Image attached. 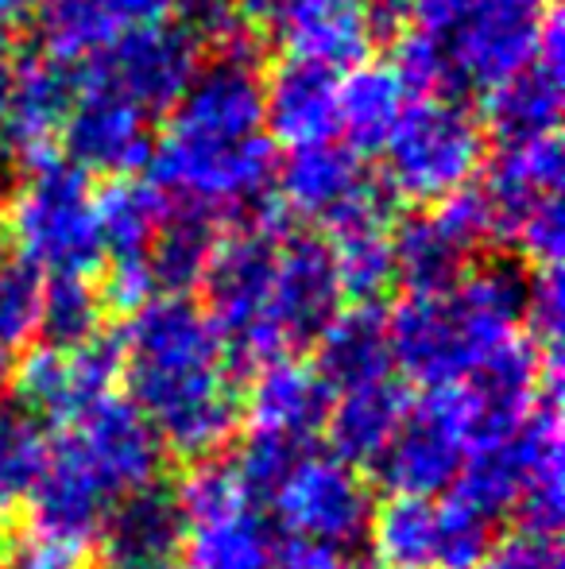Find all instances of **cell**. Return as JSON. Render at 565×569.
Masks as SVG:
<instances>
[{
    "label": "cell",
    "mask_w": 565,
    "mask_h": 569,
    "mask_svg": "<svg viewBox=\"0 0 565 569\" xmlns=\"http://www.w3.org/2000/svg\"><path fill=\"white\" fill-rule=\"evenodd\" d=\"M109 8H113V16L121 20V28H132V23L167 20L171 0H109Z\"/></svg>",
    "instance_id": "60d3db41"
},
{
    "label": "cell",
    "mask_w": 565,
    "mask_h": 569,
    "mask_svg": "<svg viewBox=\"0 0 565 569\" xmlns=\"http://www.w3.org/2000/svg\"><path fill=\"white\" fill-rule=\"evenodd\" d=\"M484 198L492 206L496 221V244L512 240L515 226L546 198H558L562 190V143L558 136H546L519 148H500L488 163V174L481 182Z\"/></svg>",
    "instance_id": "d4e9b609"
},
{
    "label": "cell",
    "mask_w": 565,
    "mask_h": 569,
    "mask_svg": "<svg viewBox=\"0 0 565 569\" xmlns=\"http://www.w3.org/2000/svg\"><path fill=\"white\" fill-rule=\"evenodd\" d=\"M51 438L31 415L0 399V516L23 508L51 453Z\"/></svg>",
    "instance_id": "d6a6232c"
},
{
    "label": "cell",
    "mask_w": 565,
    "mask_h": 569,
    "mask_svg": "<svg viewBox=\"0 0 565 569\" xmlns=\"http://www.w3.org/2000/svg\"><path fill=\"white\" fill-rule=\"evenodd\" d=\"M372 558L395 569H437L442 562V508L437 500L384 496L369 527Z\"/></svg>",
    "instance_id": "83f0119b"
},
{
    "label": "cell",
    "mask_w": 565,
    "mask_h": 569,
    "mask_svg": "<svg viewBox=\"0 0 565 569\" xmlns=\"http://www.w3.org/2000/svg\"><path fill=\"white\" fill-rule=\"evenodd\" d=\"M225 229H229L225 213L210 210V206L171 198V210H167L163 226L155 229L151 248H148L155 291L194 299V291L202 287L205 268H210Z\"/></svg>",
    "instance_id": "cb8c5ba5"
},
{
    "label": "cell",
    "mask_w": 565,
    "mask_h": 569,
    "mask_svg": "<svg viewBox=\"0 0 565 569\" xmlns=\"http://www.w3.org/2000/svg\"><path fill=\"white\" fill-rule=\"evenodd\" d=\"M121 396L151 422L167 457L198 465L244 430V383L202 302L155 295L117 330Z\"/></svg>",
    "instance_id": "6da1fadb"
},
{
    "label": "cell",
    "mask_w": 565,
    "mask_h": 569,
    "mask_svg": "<svg viewBox=\"0 0 565 569\" xmlns=\"http://www.w3.org/2000/svg\"><path fill=\"white\" fill-rule=\"evenodd\" d=\"M117 500L121 496L109 488V480L93 469V461L82 453L78 438L67 430V435L51 438V453H47L43 472H39L31 496L23 500L20 535L43 539L51 547H62L90 562L98 531Z\"/></svg>",
    "instance_id": "9c48e42d"
},
{
    "label": "cell",
    "mask_w": 565,
    "mask_h": 569,
    "mask_svg": "<svg viewBox=\"0 0 565 569\" xmlns=\"http://www.w3.org/2000/svg\"><path fill=\"white\" fill-rule=\"evenodd\" d=\"M82 93L78 67L51 54H23L0 113V156L23 167L59 156V136Z\"/></svg>",
    "instance_id": "4fadbf2b"
},
{
    "label": "cell",
    "mask_w": 565,
    "mask_h": 569,
    "mask_svg": "<svg viewBox=\"0 0 565 569\" xmlns=\"http://www.w3.org/2000/svg\"><path fill=\"white\" fill-rule=\"evenodd\" d=\"M361 20L369 28L372 47L380 43H400L415 23V0H356Z\"/></svg>",
    "instance_id": "74e56055"
},
{
    "label": "cell",
    "mask_w": 565,
    "mask_h": 569,
    "mask_svg": "<svg viewBox=\"0 0 565 569\" xmlns=\"http://www.w3.org/2000/svg\"><path fill=\"white\" fill-rule=\"evenodd\" d=\"M484 151L488 136L476 113L465 109V101L411 98L392 140L380 151L384 159L380 182L400 206L430 210L481 174V167L488 163Z\"/></svg>",
    "instance_id": "5b68a950"
},
{
    "label": "cell",
    "mask_w": 565,
    "mask_h": 569,
    "mask_svg": "<svg viewBox=\"0 0 565 569\" xmlns=\"http://www.w3.org/2000/svg\"><path fill=\"white\" fill-rule=\"evenodd\" d=\"M562 16L551 8L538 39V54L531 67H523L504 86L484 93V113L476 117L484 136L500 148H519L546 136H558L562 117Z\"/></svg>",
    "instance_id": "2e32d148"
},
{
    "label": "cell",
    "mask_w": 565,
    "mask_h": 569,
    "mask_svg": "<svg viewBox=\"0 0 565 569\" xmlns=\"http://www.w3.org/2000/svg\"><path fill=\"white\" fill-rule=\"evenodd\" d=\"M376 500V488L364 472L349 469L345 461H337L317 446L286 477L283 492L275 496L268 516L275 519V527L286 539L317 542V547L349 555L369 539Z\"/></svg>",
    "instance_id": "ba28073f"
},
{
    "label": "cell",
    "mask_w": 565,
    "mask_h": 569,
    "mask_svg": "<svg viewBox=\"0 0 565 569\" xmlns=\"http://www.w3.org/2000/svg\"><path fill=\"white\" fill-rule=\"evenodd\" d=\"M39 307H43V276L8 256V248L0 244V349L20 357L28 345H36Z\"/></svg>",
    "instance_id": "836d02e7"
},
{
    "label": "cell",
    "mask_w": 565,
    "mask_h": 569,
    "mask_svg": "<svg viewBox=\"0 0 565 569\" xmlns=\"http://www.w3.org/2000/svg\"><path fill=\"white\" fill-rule=\"evenodd\" d=\"M345 310L333 271L330 248L317 232L294 226L280 240L275 256V322L286 357H302L314 349L322 330Z\"/></svg>",
    "instance_id": "9a60e30c"
},
{
    "label": "cell",
    "mask_w": 565,
    "mask_h": 569,
    "mask_svg": "<svg viewBox=\"0 0 565 569\" xmlns=\"http://www.w3.org/2000/svg\"><path fill=\"white\" fill-rule=\"evenodd\" d=\"M20 39L8 23H0V113H4V101H8V90L16 82V70H20Z\"/></svg>",
    "instance_id": "b9f144b4"
},
{
    "label": "cell",
    "mask_w": 565,
    "mask_h": 569,
    "mask_svg": "<svg viewBox=\"0 0 565 569\" xmlns=\"http://www.w3.org/2000/svg\"><path fill=\"white\" fill-rule=\"evenodd\" d=\"M283 531L268 511H236L218 523L190 531L186 566L182 569H272Z\"/></svg>",
    "instance_id": "f1b7e54d"
},
{
    "label": "cell",
    "mask_w": 565,
    "mask_h": 569,
    "mask_svg": "<svg viewBox=\"0 0 565 569\" xmlns=\"http://www.w3.org/2000/svg\"><path fill=\"white\" fill-rule=\"evenodd\" d=\"M473 0H415V31H426V36H445L461 16L468 12Z\"/></svg>",
    "instance_id": "ab89813d"
},
{
    "label": "cell",
    "mask_w": 565,
    "mask_h": 569,
    "mask_svg": "<svg viewBox=\"0 0 565 569\" xmlns=\"http://www.w3.org/2000/svg\"><path fill=\"white\" fill-rule=\"evenodd\" d=\"M0 244L43 279H98L105 240L98 226V182L62 156L28 167V179L0 210Z\"/></svg>",
    "instance_id": "277c9868"
},
{
    "label": "cell",
    "mask_w": 565,
    "mask_h": 569,
    "mask_svg": "<svg viewBox=\"0 0 565 569\" xmlns=\"http://www.w3.org/2000/svg\"><path fill=\"white\" fill-rule=\"evenodd\" d=\"M198 67H202V47L174 20H151L117 31L78 67V78L82 90L124 101L155 124L171 117L186 86L194 82Z\"/></svg>",
    "instance_id": "8992f818"
},
{
    "label": "cell",
    "mask_w": 565,
    "mask_h": 569,
    "mask_svg": "<svg viewBox=\"0 0 565 569\" xmlns=\"http://www.w3.org/2000/svg\"><path fill=\"white\" fill-rule=\"evenodd\" d=\"M430 213H434V221L450 232L453 240H457L461 248H465L468 256L476 260V252H481L484 244H496V221H492V206L488 198H484V190L476 187V182H468L465 190H457V194L442 198L437 206H430Z\"/></svg>",
    "instance_id": "e575fe53"
},
{
    "label": "cell",
    "mask_w": 565,
    "mask_h": 569,
    "mask_svg": "<svg viewBox=\"0 0 565 569\" xmlns=\"http://www.w3.org/2000/svg\"><path fill=\"white\" fill-rule=\"evenodd\" d=\"M155 151V128L132 106L82 90L59 136V156L85 179H137Z\"/></svg>",
    "instance_id": "5bb4252c"
},
{
    "label": "cell",
    "mask_w": 565,
    "mask_h": 569,
    "mask_svg": "<svg viewBox=\"0 0 565 569\" xmlns=\"http://www.w3.org/2000/svg\"><path fill=\"white\" fill-rule=\"evenodd\" d=\"M36 28L43 54L59 62H85L121 31L109 0H36Z\"/></svg>",
    "instance_id": "1f68e13d"
},
{
    "label": "cell",
    "mask_w": 565,
    "mask_h": 569,
    "mask_svg": "<svg viewBox=\"0 0 565 569\" xmlns=\"http://www.w3.org/2000/svg\"><path fill=\"white\" fill-rule=\"evenodd\" d=\"M411 403H415V391L400 376L372 383V388L349 391V396H337L322 430V450L369 477L372 465L384 457L392 438L407 422Z\"/></svg>",
    "instance_id": "44dd1931"
},
{
    "label": "cell",
    "mask_w": 565,
    "mask_h": 569,
    "mask_svg": "<svg viewBox=\"0 0 565 569\" xmlns=\"http://www.w3.org/2000/svg\"><path fill=\"white\" fill-rule=\"evenodd\" d=\"M70 435L78 438L82 453L93 461V469L109 480L117 496H129L137 488L163 477L167 450L151 422L124 396H113L90 411Z\"/></svg>",
    "instance_id": "ac0fdd59"
},
{
    "label": "cell",
    "mask_w": 565,
    "mask_h": 569,
    "mask_svg": "<svg viewBox=\"0 0 565 569\" xmlns=\"http://www.w3.org/2000/svg\"><path fill=\"white\" fill-rule=\"evenodd\" d=\"M476 569H562L558 539L512 531L492 542V550Z\"/></svg>",
    "instance_id": "d590c367"
},
{
    "label": "cell",
    "mask_w": 565,
    "mask_h": 569,
    "mask_svg": "<svg viewBox=\"0 0 565 569\" xmlns=\"http://www.w3.org/2000/svg\"><path fill=\"white\" fill-rule=\"evenodd\" d=\"M349 566H353V558L341 555V550L317 547V542H302V539H286V535L272 562V569H349Z\"/></svg>",
    "instance_id": "f35d334b"
},
{
    "label": "cell",
    "mask_w": 565,
    "mask_h": 569,
    "mask_svg": "<svg viewBox=\"0 0 565 569\" xmlns=\"http://www.w3.org/2000/svg\"><path fill=\"white\" fill-rule=\"evenodd\" d=\"M190 547L174 480L159 477L113 503L90 550V569H182Z\"/></svg>",
    "instance_id": "7c38bea8"
},
{
    "label": "cell",
    "mask_w": 565,
    "mask_h": 569,
    "mask_svg": "<svg viewBox=\"0 0 565 569\" xmlns=\"http://www.w3.org/2000/svg\"><path fill=\"white\" fill-rule=\"evenodd\" d=\"M113 396H121V345L109 330L82 349L28 345L8 380V403L31 415L47 435L74 430Z\"/></svg>",
    "instance_id": "52a82bcc"
},
{
    "label": "cell",
    "mask_w": 565,
    "mask_h": 569,
    "mask_svg": "<svg viewBox=\"0 0 565 569\" xmlns=\"http://www.w3.org/2000/svg\"><path fill=\"white\" fill-rule=\"evenodd\" d=\"M531 268L515 256L484 260L457 287L437 295H403L387 310L395 376L411 391L461 383L488 352L523 333Z\"/></svg>",
    "instance_id": "3957f363"
},
{
    "label": "cell",
    "mask_w": 565,
    "mask_h": 569,
    "mask_svg": "<svg viewBox=\"0 0 565 569\" xmlns=\"http://www.w3.org/2000/svg\"><path fill=\"white\" fill-rule=\"evenodd\" d=\"M468 442L461 435L445 391H415L407 422L392 446L372 465V488L384 496H415V500H442L457 485L465 469Z\"/></svg>",
    "instance_id": "8fae6325"
},
{
    "label": "cell",
    "mask_w": 565,
    "mask_h": 569,
    "mask_svg": "<svg viewBox=\"0 0 565 569\" xmlns=\"http://www.w3.org/2000/svg\"><path fill=\"white\" fill-rule=\"evenodd\" d=\"M280 156L264 128V78L252 62L210 59L171 109L143 179L167 198L244 218L272 194Z\"/></svg>",
    "instance_id": "7a4b0ae2"
},
{
    "label": "cell",
    "mask_w": 565,
    "mask_h": 569,
    "mask_svg": "<svg viewBox=\"0 0 565 569\" xmlns=\"http://www.w3.org/2000/svg\"><path fill=\"white\" fill-rule=\"evenodd\" d=\"M333 391L317 380L306 357H283L244 380V427L272 430L294 442L322 446Z\"/></svg>",
    "instance_id": "d6986e66"
},
{
    "label": "cell",
    "mask_w": 565,
    "mask_h": 569,
    "mask_svg": "<svg viewBox=\"0 0 565 569\" xmlns=\"http://www.w3.org/2000/svg\"><path fill=\"white\" fill-rule=\"evenodd\" d=\"M0 569H90V562L31 535H8Z\"/></svg>",
    "instance_id": "8d00e7d4"
},
{
    "label": "cell",
    "mask_w": 565,
    "mask_h": 569,
    "mask_svg": "<svg viewBox=\"0 0 565 569\" xmlns=\"http://www.w3.org/2000/svg\"><path fill=\"white\" fill-rule=\"evenodd\" d=\"M4 547H8V527H4V516H0V558H4Z\"/></svg>",
    "instance_id": "bcb514c9"
},
{
    "label": "cell",
    "mask_w": 565,
    "mask_h": 569,
    "mask_svg": "<svg viewBox=\"0 0 565 569\" xmlns=\"http://www.w3.org/2000/svg\"><path fill=\"white\" fill-rule=\"evenodd\" d=\"M306 365L333 391V399L392 380L395 360H392V341H387V310L345 307L325 326L322 338L314 341Z\"/></svg>",
    "instance_id": "ffe728a7"
},
{
    "label": "cell",
    "mask_w": 565,
    "mask_h": 569,
    "mask_svg": "<svg viewBox=\"0 0 565 569\" xmlns=\"http://www.w3.org/2000/svg\"><path fill=\"white\" fill-rule=\"evenodd\" d=\"M286 4H291V0H236V12H241V20L249 23L252 31H268L283 20Z\"/></svg>",
    "instance_id": "7bdbcfd3"
},
{
    "label": "cell",
    "mask_w": 565,
    "mask_h": 569,
    "mask_svg": "<svg viewBox=\"0 0 565 569\" xmlns=\"http://www.w3.org/2000/svg\"><path fill=\"white\" fill-rule=\"evenodd\" d=\"M171 198L148 179H109L98 187V226L109 256H148Z\"/></svg>",
    "instance_id": "f546056e"
},
{
    "label": "cell",
    "mask_w": 565,
    "mask_h": 569,
    "mask_svg": "<svg viewBox=\"0 0 565 569\" xmlns=\"http://www.w3.org/2000/svg\"><path fill=\"white\" fill-rule=\"evenodd\" d=\"M105 318L109 310L98 291V279H43L36 345H47V349H82V345L98 341L105 333Z\"/></svg>",
    "instance_id": "4dcf8cb0"
},
{
    "label": "cell",
    "mask_w": 565,
    "mask_h": 569,
    "mask_svg": "<svg viewBox=\"0 0 565 569\" xmlns=\"http://www.w3.org/2000/svg\"><path fill=\"white\" fill-rule=\"evenodd\" d=\"M28 12H36V0H0V23H8V28Z\"/></svg>",
    "instance_id": "ee69618b"
},
{
    "label": "cell",
    "mask_w": 565,
    "mask_h": 569,
    "mask_svg": "<svg viewBox=\"0 0 565 569\" xmlns=\"http://www.w3.org/2000/svg\"><path fill=\"white\" fill-rule=\"evenodd\" d=\"M337 70L283 54L264 78V128L275 148L337 140Z\"/></svg>",
    "instance_id": "e0dca14e"
},
{
    "label": "cell",
    "mask_w": 565,
    "mask_h": 569,
    "mask_svg": "<svg viewBox=\"0 0 565 569\" xmlns=\"http://www.w3.org/2000/svg\"><path fill=\"white\" fill-rule=\"evenodd\" d=\"M551 8V0H473L445 36H434L450 54L461 93H488L531 67Z\"/></svg>",
    "instance_id": "30bf717a"
},
{
    "label": "cell",
    "mask_w": 565,
    "mask_h": 569,
    "mask_svg": "<svg viewBox=\"0 0 565 569\" xmlns=\"http://www.w3.org/2000/svg\"><path fill=\"white\" fill-rule=\"evenodd\" d=\"M369 167L356 156L349 143L341 140H325V143H310V148H294L286 151V159L275 167V202L291 213L299 226L317 221L322 226L349 194L369 182Z\"/></svg>",
    "instance_id": "7402d4cb"
},
{
    "label": "cell",
    "mask_w": 565,
    "mask_h": 569,
    "mask_svg": "<svg viewBox=\"0 0 565 569\" xmlns=\"http://www.w3.org/2000/svg\"><path fill=\"white\" fill-rule=\"evenodd\" d=\"M349 569H395V566H384V562H376V558H369V562H353Z\"/></svg>",
    "instance_id": "f6af8a7d"
},
{
    "label": "cell",
    "mask_w": 565,
    "mask_h": 569,
    "mask_svg": "<svg viewBox=\"0 0 565 569\" xmlns=\"http://www.w3.org/2000/svg\"><path fill=\"white\" fill-rule=\"evenodd\" d=\"M392 263L403 295H437L457 287L476 260L437 226L434 213L411 210L400 213L392 229Z\"/></svg>",
    "instance_id": "4316f807"
},
{
    "label": "cell",
    "mask_w": 565,
    "mask_h": 569,
    "mask_svg": "<svg viewBox=\"0 0 565 569\" xmlns=\"http://www.w3.org/2000/svg\"><path fill=\"white\" fill-rule=\"evenodd\" d=\"M286 54L330 67L337 74L372 62V39L356 0H291L275 23Z\"/></svg>",
    "instance_id": "603a6c76"
},
{
    "label": "cell",
    "mask_w": 565,
    "mask_h": 569,
    "mask_svg": "<svg viewBox=\"0 0 565 569\" xmlns=\"http://www.w3.org/2000/svg\"><path fill=\"white\" fill-rule=\"evenodd\" d=\"M407 106L411 93L392 70V62H364V67L349 70L337 86L341 143H349L361 159L380 156Z\"/></svg>",
    "instance_id": "484cf974"
}]
</instances>
